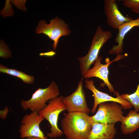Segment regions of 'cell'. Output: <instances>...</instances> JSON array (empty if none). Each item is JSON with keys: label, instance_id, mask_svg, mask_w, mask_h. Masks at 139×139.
Segmentation results:
<instances>
[{"label": "cell", "instance_id": "6da1fadb", "mask_svg": "<svg viewBox=\"0 0 139 139\" xmlns=\"http://www.w3.org/2000/svg\"><path fill=\"white\" fill-rule=\"evenodd\" d=\"M61 121L63 132L67 139H88L92 127L91 116L80 112L64 114Z\"/></svg>", "mask_w": 139, "mask_h": 139}, {"label": "cell", "instance_id": "7a4b0ae2", "mask_svg": "<svg viewBox=\"0 0 139 139\" xmlns=\"http://www.w3.org/2000/svg\"><path fill=\"white\" fill-rule=\"evenodd\" d=\"M110 31H105L99 26L94 34L89 49L85 56L78 58L81 73L83 77L98 56L100 49L112 37Z\"/></svg>", "mask_w": 139, "mask_h": 139}, {"label": "cell", "instance_id": "3957f363", "mask_svg": "<svg viewBox=\"0 0 139 139\" xmlns=\"http://www.w3.org/2000/svg\"><path fill=\"white\" fill-rule=\"evenodd\" d=\"M59 94L58 86L52 81L47 87L38 88L32 94L29 100H21V106L24 110L30 109L32 111L38 112L46 106V103L47 101L58 97Z\"/></svg>", "mask_w": 139, "mask_h": 139}, {"label": "cell", "instance_id": "277c9868", "mask_svg": "<svg viewBox=\"0 0 139 139\" xmlns=\"http://www.w3.org/2000/svg\"><path fill=\"white\" fill-rule=\"evenodd\" d=\"M63 97L60 96L50 100L43 109L38 112L39 114L47 120L50 125L51 132L47 134L50 138L59 137L63 133L59 128L57 124L59 114L66 110L63 101Z\"/></svg>", "mask_w": 139, "mask_h": 139}, {"label": "cell", "instance_id": "5b68a950", "mask_svg": "<svg viewBox=\"0 0 139 139\" xmlns=\"http://www.w3.org/2000/svg\"><path fill=\"white\" fill-rule=\"evenodd\" d=\"M50 21L49 23L48 24L45 20H41L36 31L37 34H44L53 40L52 47L55 50L60 38L62 36L69 35L71 31L68 28V25L57 16Z\"/></svg>", "mask_w": 139, "mask_h": 139}, {"label": "cell", "instance_id": "8992f818", "mask_svg": "<svg viewBox=\"0 0 139 139\" xmlns=\"http://www.w3.org/2000/svg\"><path fill=\"white\" fill-rule=\"evenodd\" d=\"M99 106L96 113L91 116L93 123L115 124L121 121L124 116L123 108L119 103L114 102L110 103L106 102L100 103Z\"/></svg>", "mask_w": 139, "mask_h": 139}, {"label": "cell", "instance_id": "52a82bcc", "mask_svg": "<svg viewBox=\"0 0 139 139\" xmlns=\"http://www.w3.org/2000/svg\"><path fill=\"white\" fill-rule=\"evenodd\" d=\"M38 112L32 111L29 114L25 115L21 121L19 132L21 138L35 136L44 139H47L41 130L39 125L44 119Z\"/></svg>", "mask_w": 139, "mask_h": 139}, {"label": "cell", "instance_id": "ba28073f", "mask_svg": "<svg viewBox=\"0 0 139 139\" xmlns=\"http://www.w3.org/2000/svg\"><path fill=\"white\" fill-rule=\"evenodd\" d=\"M83 80L82 78L73 93L63 98V102L68 113L80 112L88 114L91 111L86 101L83 87Z\"/></svg>", "mask_w": 139, "mask_h": 139}, {"label": "cell", "instance_id": "9c48e42d", "mask_svg": "<svg viewBox=\"0 0 139 139\" xmlns=\"http://www.w3.org/2000/svg\"><path fill=\"white\" fill-rule=\"evenodd\" d=\"M85 86L93 93L94 97L93 106L91 110V112L94 113L98 105L102 103L110 101L117 102L120 105L123 109H128L133 107L132 105L128 101L123 99L119 94V93L116 91L114 94L116 97H114L108 94L100 91L96 88L92 80L87 79L85 80Z\"/></svg>", "mask_w": 139, "mask_h": 139}, {"label": "cell", "instance_id": "30bf717a", "mask_svg": "<svg viewBox=\"0 0 139 139\" xmlns=\"http://www.w3.org/2000/svg\"><path fill=\"white\" fill-rule=\"evenodd\" d=\"M104 12L108 24L113 28L117 29L123 23L129 22L133 19L125 16L120 12L116 0L104 1Z\"/></svg>", "mask_w": 139, "mask_h": 139}, {"label": "cell", "instance_id": "8fae6325", "mask_svg": "<svg viewBox=\"0 0 139 139\" xmlns=\"http://www.w3.org/2000/svg\"><path fill=\"white\" fill-rule=\"evenodd\" d=\"M119 58L117 57L113 61L110 62L109 60L106 64H103L101 63L102 57L98 56L93 64L94 65V66L88 71L83 77L84 78L88 79L93 77L98 78L103 82L110 92L115 93L116 91H115L113 86L109 81L108 67L112 62Z\"/></svg>", "mask_w": 139, "mask_h": 139}, {"label": "cell", "instance_id": "7c38bea8", "mask_svg": "<svg viewBox=\"0 0 139 139\" xmlns=\"http://www.w3.org/2000/svg\"><path fill=\"white\" fill-rule=\"evenodd\" d=\"M139 26V18L125 23L119 26L118 28V34L115 40V43L117 45L113 46L109 51V53L118 55L122 53L123 50V41L126 35L133 28Z\"/></svg>", "mask_w": 139, "mask_h": 139}, {"label": "cell", "instance_id": "4fadbf2b", "mask_svg": "<svg viewBox=\"0 0 139 139\" xmlns=\"http://www.w3.org/2000/svg\"><path fill=\"white\" fill-rule=\"evenodd\" d=\"M115 124L93 123L88 139H114L116 133Z\"/></svg>", "mask_w": 139, "mask_h": 139}, {"label": "cell", "instance_id": "5bb4252c", "mask_svg": "<svg viewBox=\"0 0 139 139\" xmlns=\"http://www.w3.org/2000/svg\"><path fill=\"white\" fill-rule=\"evenodd\" d=\"M120 122L122 133L124 134H130L139 128V113L131 110L126 116L123 117Z\"/></svg>", "mask_w": 139, "mask_h": 139}, {"label": "cell", "instance_id": "9a60e30c", "mask_svg": "<svg viewBox=\"0 0 139 139\" xmlns=\"http://www.w3.org/2000/svg\"><path fill=\"white\" fill-rule=\"evenodd\" d=\"M0 72L15 76L27 84H32L34 82V78L33 76L28 75L15 69L8 68L1 64H0Z\"/></svg>", "mask_w": 139, "mask_h": 139}, {"label": "cell", "instance_id": "2e32d148", "mask_svg": "<svg viewBox=\"0 0 139 139\" xmlns=\"http://www.w3.org/2000/svg\"><path fill=\"white\" fill-rule=\"evenodd\" d=\"M123 99L128 101L134 107V110L138 112L139 111V83L136 91L131 94H124L120 95Z\"/></svg>", "mask_w": 139, "mask_h": 139}, {"label": "cell", "instance_id": "e0dca14e", "mask_svg": "<svg viewBox=\"0 0 139 139\" xmlns=\"http://www.w3.org/2000/svg\"><path fill=\"white\" fill-rule=\"evenodd\" d=\"M123 5L132 12L139 14V0H123Z\"/></svg>", "mask_w": 139, "mask_h": 139}, {"label": "cell", "instance_id": "ac0fdd59", "mask_svg": "<svg viewBox=\"0 0 139 139\" xmlns=\"http://www.w3.org/2000/svg\"><path fill=\"white\" fill-rule=\"evenodd\" d=\"M10 0H6L5 7L1 11L0 14L3 16L4 18L6 16H12L14 14L12 5L10 3Z\"/></svg>", "mask_w": 139, "mask_h": 139}, {"label": "cell", "instance_id": "d6986e66", "mask_svg": "<svg viewBox=\"0 0 139 139\" xmlns=\"http://www.w3.org/2000/svg\"><path fill=\"white\" fill-rule=\"evenodd\" d=\"M0 56L3 58L11 57V52L8 47L2 40H1L0 45Z\"/></svg>", "mask_w": 139, "mask_h": 139}, {"label": "cell", "instance_id": "ffe728a7", "mask_svg": "<svg viewBox=\"0 0 139 139\" xmlns=\"http://www.w3.org/2000/svg\"><path fill=\"white\" fill-rule=\"evenodd\" d=\"M26 0H12L11 2L14 5L20 9L26 11L27 9L25 6Z\"/></svg>", "mask_w": 139, "mask_h": 139}, {"label": "cell", "instance_id": "44dd1931", "mask_svg": "<svg viewBox=\"0 0 139 139\" xmlns=\"http://www.w3.org/2000/svg\"><path fill=\"white\" fill-rule=\"evenodd\" d=\"M9 111L7 106L5 107L4 109L0 111V118L2 119H5L6 118Z\"/></svg>", "mask_w": 139, "mask_h": 139}, {"label": "cell", "instance_id": "7402d4cb", "mask_svg": "<svg viewBox=\"0 0 139 139\" xmlns=\"http://www.w3.org/2000/svg\"><path fill=\"white\" fill-rule=\"evenodd\" d=\"M56 54L55 52L51 51L49 52L44 53H41L39 54V55L40 56H54Z\"/></svg>", "mask_w": 139, "mask_h": 139}, {"label": "cell", "instance_id": "603a6c76", "mask_svg": "<svg viewBox=\"0 0 139 139\" xmlns=\"http://www.w3.org/2000/svg\"><path fill=\"white\" fill-rule=\"evenodd\" d=\"M27 139H44L40 137L35 136L29 137H27Z\"/></svg>", "mask_w": 139, "mask_h": 139}, {"label": "cell", "instance_id": "cb8c5ba5", "mask_svg": "<svg viewBox=\"0 0 139 139\" xmlns=\"http://www.w3.org/2000/svg\"><path fill=\"white\" fill-rule=\"evenodd\" d=\"M137 43H138V49L139 50V40H138V41Z\"/></svg>", "mask_w": 139, "mask_h": 139}]
</instances>
